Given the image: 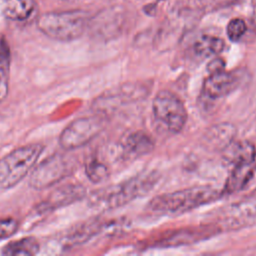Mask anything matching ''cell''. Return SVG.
<instances>
[{"label":"cell","mask_w":256,"mask_h":256,"mask_svg":"<svg viewBox=\"0 0 256 256\" xmlns=\"http://www.w3.org/2000/svg\"><path fill=\"white\" fill-rule=\"evenodd\" d=\"M149 93L147 85L140 82H128L101 95L93 103L94 109L100 115L116 111L125 104L139 101Z\"/></svg>","instance_id":"obj_7"},{"label":"cell","mask_w":256,"mask_h":256,"mask_svg":"<svg viewBox=\"0 0 256 256\" xmlns=\"http://www.w3.org/2000/svg\"><path fill=\"white\" fill-rule=\"evenodd\" d=\"M242 74L239 71H219L211 73L204 80L202 93L210 100H217L228 96L235 91L242 82Z\"/></svg>","instance_id":"obj_9"},{"label":"cell","mask_w":256,"mask_h":256,"mask_svg":"<svg viewBox=\"0 0 256 256\" xmlns=\"http://www.w3.org/2000/svg\"><path fill=\"white\" fill-rule=\"evenodd\" d=\"M34 7V0H9L3 13L10 20L23 21L32 14Z\"/></svg>","instance_id":"obj_21"},{"label":"cell","mask_w":256,"mask_h":256,"mask_svg":"<svg viewBox=\"0 0 256 256\" xmlns=\"http://www.w3.org/2000/svg\"><path fill=\"white\" fill-rule=\"evenodd\" d=\"M222 158L230 165L255 162V146L246 140H233L222 151Z\"/></svg>","instance_id":"obj_14"},{"label":"cell","mask_w":256,"mask_h":256,"mask_svg":"<svg viewBox=\"0 0 256 256\" xmlns=\"http://www.w3.org/2000/svg\"><path fill=\"white\" fill-rule=\"evenodd\" d=\"M222 196L223 192L212 186H193L157 195L151 199L147 208L156 214L176 215L217 201Z\"/></svg>","instance_id":"obj_2"},{"label":"cell","mask_w":256,"mask_h":256,"mask_svg":"<svg viewBox=\"0 0 256 256\" xmlns=\"http://www.w3.org/2000/svg\"><path fill=\"white\" fill-rule=\"evenodd\" d=\"M155 120L171 133L180 132L187 121V111L181 99L169 90H160L152 101Z\"/></svg>","instance_id":"obj_5"},{"label":"cell","mask_w":256,"mask_h":256,"mask_svg":"<svg viewBox=\"0 0 256 256\" xmlns=\"http://www.w3.org/2000/svg\"><path fill=\"white\" fill-rule=\"evenodd\" d=\"M40 250L39 242L34 237H24L10 241L3 246L1 254L7 256H32Z\"/></svg>","instance_id":"obj_19"},{"label":"cell","mask_w":256,"mask_h":256,"mask_svg":"<svg viewBox=\"0 0 256 256\" xmlns=\"http://www.w3.org/2000/svg\"><path fill=\"white\" fill-rule=\"evenodd\" d=\"M85 172L87 178L93 183H101L108 179L110 175L109 168L103 162L97 159H92L87 162L85 166Z\"/></svg>","instance_id":"obj_22"},{"label":"cell","mask_w":256,"mask_h":256,"mask_svg":"<svg viewBox=\"0 0 256 256\" xmlns=\"http://www.w3.org/2000/svg\"><path fill=\"white\" fill-rule=\"evenodd\" d=\"M44 147L28 144L18 147L0 158V190H7L21 182L36 165Z\"/></svg>","instance_id":"obj_3"},{"label":"cell","mask_w":256,"mask_h":256,"mask_svg":"<svg viewBox=\"0 0 256 256\" xmlns=\"http://www.w3.org/2000/svg\"><path fill=\"white\" fill-rule=\"evenodd\" d=\"M70 172L71 166L68 160L61 154H54L32 170L29 185L36 190H43L57 184Z\"/></svg>","instance_id":"obj_8"},{"label":"cell","mask_w":256,"mask_h":256,"mask_svg":"<svg viewBox=\"0 0 256 256\" xmlns=\"http://www.w3.org/2000/svg\"><path fill=\"white\" fill-rule=\"evenodd\" d=\"M207 70L209 74L225 70V61L220 57H215L208 63Z\"/></svg>","instance_id":"obj_25"},{"label":"cell","mask_w":256,"mask_h":256,"mask_svg":"<svg viewBox=\"0 0 256 256\" xmlns=\"http://www.w3.org/2000/svg\"><path fill=\"white\" fill-rule=\"evenodd\" d=\"M123 151L130 157H140L151 153L155 147L152 137L144 131L129 134L122 144Z\"/></svg>","instance_id":"obj_17"},{"label":"cell","mask_w":256,"mask_h":256,"mask_svg":"<svg viewBox=\"0 0 256 256\" xmlns=\"http://www.w3.org/2000/svg\"><path fill=\"white\" fill-rule=\"evenodd\" d=\"M19 228V223L16 219L8 217L0 219V240L11 237Z\"/></svg>","instance_id":"obj_24"},{"label":"cell","mask_w":256,"mask_h":256,"mask_svg":"<svg viewBox=\"0 0 256 256\" xmlns=\"http://www.w3.org/2000/svg\"><path fill=\"white\" fill-rule=\"evenodd\" d=\"M107 226L106 223L100 219H90L70 229L67 235L64 237V245L68 247L81 245L88 241L90 238L98 234L102 229Z\"/></svg>","instance_id":"obj_15"},{"label":"cell","mask_w":256,"mask_h":256,"mask_svg":"<svg viewBox=\"0 0 256 256\" xmlns=\"http://www.w3.org/2000/svg\"><path fill=\"white\" fill-rule=\"evenodd\" d=\"M159 178L157 171H146L121 183L99 189L91 195V205L101 210L119 208L148 194L156 186Z\"/></svg>","instance_id":"obj_1"},{"label":"cell","mask_w":256,"mask_h":256,"mask_svg":"<svg viewBox=\"0 0 256 256\" xmlns=\"http://www.w3.org/2000/svg\"><path fill=\"white\" fill-rule=\"evenodd\" d=\"M11 52L5 37L0 38V103L3 102L9 92Z\"/></svg>","instance_id":"obj_18"},{"label":"cell","mask_w":256,"mask_h":256,"mask_svg":"<svg viewBox=\"0 0 256 256\" xmlns=\"http://www.w3.org/2000/svg\"><path fill=\"white\" fill-rule=\"evenodd\" d=\"M220 229L216 225H205L194 228H184L178 231H173L166 237L158 240L156 246L160 247H173L192 244L197 241L209 238L218 233Z\"/></svg>","instance_id":"obj_12"},{"label":"cell","mask_w":256,"mask_h":256,"mask_svg":"<svg viewBox=\"0 0 256 256\" xmlns=\"http://www.w3.org/2000/svg\"><path fill=\"white\" fill-rule=\"evenodd\" d=\"M252 3L254 6H256V0H252Z\"/></svg>","instance_id":"obj_26"},{"label":"cell","mask_w":256,"mask_h":256,"mask_svg":"<svg viewBox=\"0 0 256 256\" xmlns=\"http://www.w3.org/2000/svg\"><path fill=\"white\" fill-rule=\"evenodd\" d=\"M256 187V164L242 163L235 165L231 170L224 188L223 194H235Z\"/></svg>","instance_id":"obj_13"},{"label":"cell","mask_w":256,"mask_h":256,"mask_svg":"<svg viewBox=\"0 0 256 256\" xmlns=\"http://www.w3.org/2000/svg\"><path fill=\"white\" fill-rule=\"evenodd\" d=\"M87 15L83 11L48 12L37 21L39 30L58 41H72L79 38L87 27Z\"/></svg>","instance_id":"obj_4"},{"label":"cell","mask_w":256,"mask_h":256,"mask_svg":"<svg viewBox=\"0 0 256 256\" xmlns=\"http://www.w3.org/2000/svg\"><path fill=\"white\" fill-rule=\"evenodd\" d=\"M224 47L223 39L211 35H202L194 42L193 51L198 57L209 58L221 53Z\"/></svg>","instance_id":"obj_20"},{"label":"cell","mask_w":256,"mask_h":256,"mask_svg":"<svg viewBox=\"0 0 256 256\" xmlns=\"http://www.w3.org/2000/svg\"><path fill=\"white\" fill-rule=\"evenodd\" d=\"M246 30H247V26L243 19L233 18L229 21V23L227 25L226 33H227L228 38L232 42H237L243 37Z\"/></svg>","instance_id":"obj_23"},{"label":"cell","mask_w":256,"mask_h":256,"mask_svg":"<svg viewBox=\"0 0 256 256\" xmlns=\"http://www.w3.org/2000/svg\"><path fill=\"white\" fill-rule=\"evenodd\" d=\"M86 195V189L80 184H66L57 187L36 208L39 214L50 213L56 209L81 200Z\"/></svg>","instance_id":"obj_10"},{"label":"cell","mask_w":256,"mask_h":256,"mask_svg":"<svg viewBox=\"0 0 256 256\" xmlns=\"http://www.w3.org/2000/svg\"><path fill=\"white\" fill-rule=\"evenodd\" d=\"M218 219L220 225L228 229H235L239 226H244V224L252 223L256 220V198L225 207L219 213Z\"/></svg>","instance_id":"obj_11"},{"label":"cell","mask_w":256,"mask_h":256,"mask_svg":"<svg viewBox=\"0 0 256 256\" xmlns=\"http://www.w3.org/2000/svg\"><path fill=\"white\" fill-rule=\"evenodd\" d=\"M104 126L105 119L100 114L75 119L60 133L59 145L66 151L80 148L95 138Z\"/></svg>","instance_id":"obj_6"},{"label":"cell","mask_w":256,"mask_h":256,"mask_svg":"<svg viewBox=\"0 0 256 256\" xmlns=\"http://www.w3.org/2000/svg\"><path fill=\"white\" fill-rule=\"evenodd\" d=\"M236 128L230 123H220L211 126L203 135L204 144L212 149L222 151L234 140Z\"/></svg>","instance_id":"obj_16"}]
</instances>
